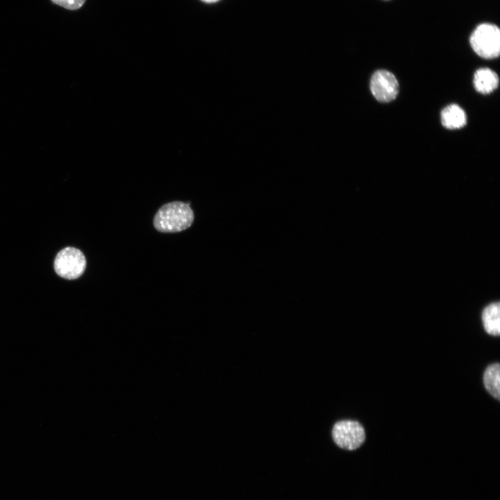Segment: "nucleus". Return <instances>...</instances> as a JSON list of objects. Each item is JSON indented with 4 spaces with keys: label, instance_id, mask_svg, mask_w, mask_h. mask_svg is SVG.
I'll return each instance as SVG.
<instances>
[{
    "label": "nucleus",
    "instance_id": "1",
    "mask_svg": "<svg viewBox=\"0 0 500 500\" xmlns=\"http://www.w3.org/2000/svg\"><path fill=\"white\" fill-rule=\"evenodd\" d=\"M194 221L190 204L172 201L161 206L153 218L156 229L162 233H176L189 228Z\"/></svg>",
    "mask_w": 500,
    "mask_h": 500
},
{
    "label": "nucleus",
    "instance_id": "2",
    "mask_svg": "<svg viewBox=\"0 0 500 500\" xmlns=\"http://www.w3.org/2000/svg\"><path fill=\"white\" fill-rule=\"evenodd\" d=\"M474 51L485 59H494L500 53V31L490 23H482L474 30L469 38Z\"/></svg>",
    "mask_w": 500,
    "mask_h": 500
},
{
    "label": "nucleus",
    "instance_id": "3",
    "mask_svg": "<svg viewBox=\"0 0 500 500\" xmlns=\"http://www.w3.org/2000/svg\"><path fill=\"white\" fill-rule=\"evenodd\" d=\"M86 265L85 257L81 250L67 247L56 256L53 267L56 273L61 278L74 280L83 274Z\"/></svg>",
    "mask_w": 500,
    "mask_h": 500
},
{
    "label": "nucleus",
    "instance_id": "4",
    "mask_svg": "<svg viewBox=\"0 0 500 500\" xmlns=\"http://www.w3.org/2000/svg\"><path fill=\"white\" fill-rule=\"evenodd\" d=\"M332 437L339 447L351 451L359 448L365 442V431L358 422L342 420L334 424Z\"/></svg>",
    "mask_w": 500,
    "mask_h": 500
},
{
    "label": "nucleus",
    "instance_id": "5",
    "mask_svg": "<svg viewBox=\"0 0 500 500\" xmlns=\"http://www.w3.org/2000/svg\"><path fill=\"white\" fill-rule=\"evenodd\" d=\"M370 89L376 100L386 103L396 98L399 92V84L393 74L385 69H379L371 78Z\"/></svg>",
    "mask_w": 500,
    "mask_h": 500
},
{
    "label": "nucleus",
    "instance_id": "6",
    "mask_svg": "<svg viewBox=\"0 0 500 500\" xmlns=\"http://www.w3.org/2000/svg\"><path fill=\"white\" fill-rule=\"evenodd\" d=\"M499 85L497 74L489 68H480L474 75V86L481 94L493 92Z\"/></svg>",
    "mask_w": 500,
    "mask_h": 500
},
{
    "label": "nucleus",
    "instance_id": "7",
    "mask_svg": "<svg viewBox=\"0 0 500 500\" xmlns=\"http://www.w3.org/2000/svg\"><path fill=\"white\" fill-rule=\"evenodd\" d=\"M440 116L442 124L449 129L460 128L467 123L465 111L456 104L446 106L442 110Z\"/></svg>",
    "mask_w": 500,
    "mask_h": 500
},
{
    "label": "nucleus",
    "instance_id": "8",
    "mask_svg": "<svg viewBox=\"0 0 500 500\" xmlns=\"http://www.w3.org/2000/svg\"><path fill=\"white\" fill-rule=\"evenodd\" d=\"M485 331L490 335L497 336L500 333V306L493 303L487 306L482 313Z\"/></svg>",
    "mask_w": 500,
    "mask_h": 500
},
{
    "label": "nucleus",
    "instance_id": "9",
    "mask_svg": "<svg viewBox=\"0 0 500 500\" xmlns=\"http://www.w3.org/2000/svg\"><path fill=\"white\" fill-rule=\"evenodd\" d=\"M486 390L497 400L500 399V365L493 363L487 367L483 374Z\"/></svg>",
    "mask_w": 500,
    "mask_h": 500
},
{
    "label": "nucleus",
    "instance_id": "10",
    "mask_svg": "<svg viewBox=\"0 0 500 500\" xmlns=\"http://www.w3.org/2000/svg\"><path fill=\"white\" fill-rule=\"evenodd\" d=\"M54 4L69 10H76L81 8L86 0H50Z\"/></svg>",
    "mask_w": 500,
    "mask_h": 500
},
{
    "label": "nucleus",
    "instance_id": "11",
    "mask_svg": "<svg viewBox=\"0 0 500 500\" xmlns=\"http://www.w3.org/2000/svg\"><path fill=\"white\" fill-rule=\"evenodd\" d=\"M201 1H203V2H205V3H211L217 2V1H219V0H201Z\"/></svg>",
    "mask_w": 500,
    "mask_h": 500
},
{
    "label": "nucleus",
    "instance_id": "12",
    "mask_svg": "<svg viewBox=\"0 0 500 500\" xmlns=\"http://www.w3.org/2000/svg\"><path fill=\"white\" fill-rule=\"evenodd\" d=\"M383 1H390V0H383Z\"/></svg>",
    "mask_w": 500,
    "mask_h": 500
}]
</instances>
